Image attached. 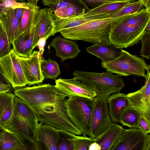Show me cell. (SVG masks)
Segmentation results:
<instances>
[{"mask_svg": "<svg viewBox=\"0 0 150 150\" xmlns=\"http://www.w3.org/2000/svg\"><path fill=\"white\" fill-rule=\"evenodd\" d=\"M28 3V7L24 8L15 39L23 33H30L35 25V16L40 8L37 5Z\"/></svg>", "mask_w": 150, "mask_h": 150, "instance_id": "obj_23", "label": "cell"}, {"mask_svg": "<svg viewBox=\"0 0 150 150\" xmlns=\"http://www.w3.org/2000/svg\"><path fill=\"white\" fill-rule=\"evenodd\" d=\"M58 0H42L43 4L50 7L55 4Z\"/></svg>", "mask_w": 150, "mask_h": 150, "instance_id": "obj_46", "label": "cell"}, {"mask_svg": "<svg viewBox=\"0 0 150 150\" xmlns=\"http://www.w3.org/2000/svg\"><path fill=\"white\" fill-rule=\"evenodd\" d=\"M150 30V22H149L147 25L146 28V31Z\"/></svg>", "mask_w": 150, "mask_h": 150, "instance_id": "obj_51", "label": "cell"}, {"mask_svg": "<svg viewBox=\"0 0 150 150\" xmlns=\"http://www.w3.org/2000/svg\"><path fill=\"white\" fill-rule=\"evenodd\" d=\"M142 2L143 5L145 8H150V0H140Z\"/></svg>", "mask_w": 150, "mask_h": 150, "instance_id": "obj_47", "label": "cell"}, {"mask_svg": "<svg viewBox=\"0 0 150 150\" xmlns=\"http://www.w3.org/2000/svg\"><path fill=\"white\" fill-rule=\"evenodd\" d=\"M3 9V8H1L0 7V16L2 13Z\"/></svg>", "mask_w": 150, "mask_h": 150, "instance_id": "obj_53", "label": "cell"}, {"mask_svg": "<svg viewBox=\"0 0 150 150\" xmlns=\"http://www.w3.org/2000/svg\"><path fill=\"white\" fill-rule=\"evenodd\" d=\"M11 85H6L0 83V93L9 92L11 89Z\"/></svg>", "mask_w": 150, "mask_h": 150, "instance_id": "obj_44", "label": "cell"}, {"mask_svg": "<svg viewBox=\"0 0 150 150\" xmlns=\"http://www.w3.org/2000/svg\"><path fill=\"white\" fill-rule=\"evenodd\" d=\"M141 40L142 47L140 55L149 59L150 57V30L146 32Z\"/></svg>", "mask_w": 150, "mask_h": 150, "instance_id": "obj_36", "label": "cell"}, {"mask_svg": "<svg viewBox=\"0 0 150 150\" xmlns=\"http://www.w3.org/2000/svg\"><path fill=\"white\" fill-rule=\"evenodd\" d=\"M0 21H1V19L0 18Z\"/></svg>", "mask_w": 150, "mask_h": 150, "instance_id": "obj_55", "label": "cell"}, {"mask_svg": "<svg viewBox=\"0 0 150 150\" xmlns=\"http://www.w3.org/2000/svg\"><path fill=\"white\" fill-rule=\"evenodd\" d=\"M57 150H74V139L76 135L64 130H57Z\"/></svg>", "mask_w": 150, "mask_h": 150, "instance_id": "obj_31", "label": "cell"}, {"mask_svg": "<svg viewBox=\"0 0 150 150\" xmlns=\"http://www.w3.org/2000/svg\"><path fill=\"white\" fill-rule=\"evenodd\" d=\"M138 128L144 133L149 134L150 132V122L141 115L138 122Z\"/></svg>", "mask_w": 150, "mask_h": 150, "instance_id": "obj_40", "label": "cell"}, {"mask_svg": "<svg viewBox=\"0 0 150 150\" xmlns=\"http://www.w3.org/2000/svg\"><path fill=\"white\" fill-rule=\"evenodd\" d=\"M10 44L4 28L0 35V58L8 54L11 51L12 49Z\"/></svg>", "mask_w": 150, "mask_h": 150, "instance_id": "obj_37", "label": "cell"}, {"mask_svg": "<svg viewBox=\"0 0 150 150\" xmlns=\"http://www.w3.org/2000/svg\"><path fill=\"white\" fill-rule=\"evenodd\" d=\"M135 0H128L106 4L94 8L89 9L86 12L88 16L100 14H106L110 15L118 12L128 3Z\"/></svg>", "mask_w": 150, "mask_h": 150, "instance_id": "obj_29", "label": "cell"}, {"mask_svg": "<svg viewBox=\"0 0 150 150\" xmlns=\"http://www.w3.org/2000/svg\"><path fill=\"white\" fill-rule=\"evenodd\" d=\"M89 9L81 6H66L59 8L53 12L58 17L66 18L85 12Z\"/></svg>", "mask_w": 150, "mask_h": 150, "instance_id": "obj_32", "label": "cell"}, {"mask_svg": "<svg viewBox=\"0 0 150 150\" xmlns=\"http://www.w3.org/2000/svg\"><path fill=\"white\" fill-rule=\"evenodd\" d=\"M46 40L45 38H42L40 39L38 41V46L39 49V53L41 55H42L44 51V47L46 44Z\"/></svg>", "mask_w": 150, "mask_h": 150, "instance_id": "obj_41", "label": "cell"}, {"mask_svg": "<svg viewBox=\"0 0 150 150\" xmlns=\"http://www.w3.org/2000/svg\"><path fill=\"white\" fill-rule=\"evenodd\" d=\"M41 56L39 51H35L26 57L18 56L23 72L29 86L39 85L45 79L41 69Z\"/></svg>", "mask_w": 150, "mask_h": 150, "instance_id": "obj_12", "label": "cell"}, {"mask_svg": "<svg viewBox=\"0 0 150 150\" xmlns=\"http://www.w3.org/2000/svg\"><path fill=\"white\" fill-rule=\"evenodd\" d=\"M13 10L16 16L20 23L23 13L24 8H17Z\"/></svg>", "mask_w": 150, "mask_h": 150, "instance_id": "obj_42", "label": "cell"}, {"mask_svg": "<svg viewBox=\"0 0 150 150\" xmlns=\"http://www.w3.org/2000/svg\"><path fill=\"white\" fill-rule=\"evenodd\" d=\"M28 6V2H18L15 0H0V7L4 9L25 8Z\"/></svg>", "mask_w": 150, "mask_h": 150, "instance_id": "obj_38", "label": "cell"}, {"mask_svg": "<svg viewBox=\"0 0 150 150\" xmlns=\"http://www.w3.org/2000/svg\"><path fill=\"white\" fill-rule=\"evenodd\" d=\"M59 100L54 104L31 107L38 122L50 126L57 130H64L78 135L81 132L72 123L68 115L65 100Z\"/></svg>", "mask_w": 150, "mask_h": 150, "instance_id": "obj_3", "label": "cell"}, {"mask_svg": "<svg viewBox=\"0 0 150 150\" xmlns=\"http://www.w3.org/2000/svg\"><path fill=\"white\" fill-rule=\"evenodd\" d=\"M122 16H109L93 20L59 32L64 38L71 40H81L93 44H109L108 37L111 25Z\"/></svg>", "mask_w": 150, "mask_h": 150, "instance_id": "obj_2", "label": "cell"}, {"mask_svg": "<svg viewBox=\"0 0 150 150\" xmlns=\"http://www.w3.org/2000/svg\"><path fill=\"white\" fill-rule=\"evenodd\" d=\"M144 85L139 90L127 94L129 105L138 110L150 122V69L146 70Z\"/></svg>", "mask_w": 150, "mask_h": 150, "instance_id": "obj_11", "label": "cell"}, {"mask_svg": "<svg viewBox=\"0 0 150 150\" xmlns=\"http://www.w3.org/2000/svg\"><path fill=\"white\" fill-rule=\"evenodd\" d=\"M17 1L20 2H25V0H15Z\"/></svg>", "mask_w": 150, "mask_h": 150, "instance_id": "obj_54", "label": "cell"}, {"mask_svg": "<svg viewBox=\"0 0 150 150\" xmlns=\"http://www.w3.org/2000/svg\"><path fill=\"white\" fill-rule=\"evenodd\" d=\"M5 130L6 129L5 128L0 126V141Z\"/></svg>", "mask_w": 150, "mask_h": 150, "instance_id": "obj_48", "label": "cell"}, {"mask_svg": "<svg viewBox=\"0 0 150 150\" xmlns=\"http://www.w3.org/2000/svg\"><path fill=\"white\" fill-rule=\"evenodd\" d=\"M93 100L80 97H70L65 100L67 112L70 120L83 136L93 137L91 120Z\"/></svg>", "mask_w": 150, "mask_h": 150, "instance_id": "obj_5", "label": "cell"}, {"mask_svg": "<svg viewBox=\"0 0 150 150\" xmlns=\"http://www.w3.org/2000/svg\"><path fill=\"white\" fill-rule=\"evenodd\" d=\"M143 4L140 0L131 2L124 6L118 12L110 15L111 18H116L137 12L143 9Z\"/></svg>", "mask_w": 150, "mask_h": 150, "instance_id": "obj_33", "label": "cell"}, {"mask_svg": "<svg viewBox=\"0 0 150 150\" xmlns=\"http://www.w3.org/2000/svg\"><path fill=\"white\" fill-rule=\"evenodd\" d=\"M41 66L45 78L54 79L61 74L59 64L55 60L49 59L45 60L41 56Z\"/></svg>", "mask_w": 150, "mask_h": 150, "instance_id": "obj_30", "label": "cell"}, {"mask_svg": "<svg viewBox=\"0 0 150 150\" xmlns=\"http://www.w3.org/2000/svg\"><path fill=\"white\" fill-rule=\"evenodd\" d=\"M150 22V8L122 16L112 24L108 35L110 43L119 48H126L139 42Z\"/></svg>", "mask_w": 150, "mask_h": 150, "instance_id": "obj_1", "label": "cell"}, {"mask_svg": "<svg viewBox=\"0 0 150 150\" xmlns=\"http://www.w3.org/2000/svg\"><path fill=\"white\" fill-rule=\"evenodd\" d=\"M122 48H118L110 43H97L86 48V51L100 59L104 63L115 59L121 54Z\"/></svg>", "mask_w": 150, "mask_h": 150, "instance_id": "obj_19", "label": "cell"}, {"mask_svg": "<svg viewBox=\"0 0 150 150\" xmlns=\"http://www.w3.org/2000/svg\"><path fill=\"white\" fill-rule=\"evenodd\" d=\"M4 28L2 21H0V35Z\"/></svg>", "mask_w": 150, "mask_h": 150, "instance_id": "obj_50", "label": "cell"}, {"mask_svg": "<svg viewBox=\"0 0 150 150\" xmlns=\"http://www.w3.org/2000/svg\"><path fill=\"white\" fill-rule=\"evenodd\" d=\"M0 83L6 85H11L8 80L4 76L0 64Z\"/></svg>", "mask_w": 150, "mask_h": 150, "instance_id": "obj_43", "label": "cell"}, {"mask_svg": "<svg viewBox=\"0 0 150 150\" xmlns=\"http://www.w3.org/2000/svg\"><path fill=\"white\" fill-rule=\"evenodd\" d=\"M52 11L45 8L39 9L35 18V25L33 38V49L38 46L39 40L45 38L46 40L55 34V26L52 16Z\"/></svg>", "mask_w": 150, "mask_h": 150, "instance_id": "obj_14", "label": "cell"}, {"mask_svg": "<svg viewBox=\"0 0 150 150\" xmlns=\"http://www.w3.org/2000/svg\"><path fill=\"white\" fill-rule=\"evenodd\" d=\"M15 96L9 92L0 93V126L4 128L13 114Z\"/></svg>", "mask_w": 150, "mask_h": 150, "instance_id": "obj_26", "label": "cell"}, {"mask_svg": "<svg viewBox=\"0 0 150 150\" xmlns=\"http://www.w3.org/2000/svg\"><path fill=\"white\" fill-rule=\"evenodd\" d=\"M101 66L107 71L120 76L134 75L145 78V72L150 69L142 58L131 54L122 49L120 56L112 61L101 62Z\"/></svg>", "mask_w": 150, "mask_h": 150, "instance_id": "obj_7", "label": "cell"}, {"mask_svg": "<svg viewBox=\"0 0 150 150\" xmlns=\"http://www.w3.org/2000/svg\"><path fill=\"white\" fill-rule=\"evenodd\" d=\"M28 3L37 5L38 0H25Z\"/></svg>", "mask_w": 150, "mask_h": 150, "instance_id": "obj_49", "label": "cell"}, {"mask_svg": "<svg viewBox=\"0 0 150 150\" xmlns=\"http://www.w3.org/2000/svg\"><path fill=\"white\" fill-rule=\"evenodd\" d=\"M125 129L121 125L113 123L102 134L94 139L101 147V150H110Z\"/></svg>", "mask_w": 150, "mask_h": 150, "instance_id": "obj_21", "label": "cell"}, {"mask_svg": "<svg viewBox=\"0 0 150 150\" xmlns=\"http://www.w3.org/2000/svg\"><path fill=\"white\" fill-rule=\"evenodd\" d=\"M94 142V139L90 137L76 135L74 140V150H88L89 145Z\"/></svg>", "mask_w": 150, "mask_h": 150, "instance_id": "obj_34", "label": "cell"}, {"mask_svg": "<svg viewBox=\"0 0 150 150\" xmlns=\"http://www.w3.org/2000/svg\"><path fill=\"white\" fill-rule=\"evenodd\" d=\"M55 86L67 97H80L94 100L97 96L96 90L90 85L77 80L74 77L59 79L55 81Z\"/></svg>", "mask_w": 150, "mask_h": 150, "instance_id": "obj_10", "label": "cell"}, {"mask_svg": "<svg viewBox=\"0 0 150 150\" xmlns=\"http://www.w3.org/2000/svg\"><path fill=\"white\" fill-rule=\"evenodd\" d=\"M14 92L30 107L54 104L67 97L55 86L49 83L17 88Z\"/></svg>", "mask_w": 150, "mask_h": 150, "instance_id": "obj_6", "label": "cell"}, {"mask_svg": "<svg viewBox=\"0 0 150 150\" xmlns=\"http://www.w3.org/2000/svg\"><path fill=\"white\" fill-rule=\"evenodd\" d=\"M8 41L12 44L17 32L20 22L16 16L13 10L4 9L0 16Z\"/></svg>", "mask_w": 150, "mask_h": 150, "instance_id": "obj_25", "label": "cell"}, {"mask_svg": "<svg viewBox=\"0 0 150 150\" xmlns=\"http://www.w3.org/2000/svg\"><path fill=\"white\" fill-rule=\"evenodd\" d=\"M110 150H150V135L139 128L125 129Z\"/></svg>", "mask_w": 150, "mask_h": 150, "instance_id": "obj_8", "label": "cell"}, {"mask_svg": "<svg viewBox=\"0 0 150 150\" xmlns=\"http://www.w3.org/2000/svg\"><path fill=\"white\" fill-rule=\"evenodd\" d=\"M35 25H35L30 33H22L15 38L12 43L13 49L20 57H26L32 52Z\"/></svg>", "mask_w": 150, "mask_h": 150, "instance_id": "obj_22", "label": "cell"}, {"mask_svg": "<svg viewBox=\"0 0 150 150\" xmlns=\"http://www.w3.org/2000/svg\"><path fill=\"white\" fill-rule=\"evenodd\" d=\"M88 150H101V147L99 145L94 141L90 144Z\"/></svg>", "mask_w": 150, "mask_h": 150, "instance_id": "obj_45", "label": "cell"}, {"mask_svg": "<svg viewBox=\"0 0 150 150\" xmlns=\"http://www.w3.org/2000/svg\"><path fill=\"white\" fill-rule=\"evenodd\" d=\"M109 1H115V2H119V1H126L128 0H105Z\"/></svg>", "mask_w": 150, "mask_h": 150, "instance_id": "obj_52", "label": "cell"}, {"mask_svg": "<svg viewBox=\"0 0 150 150\" xmlns=\"http://www.w3.org/2000/svg\"><path fill=\"white\" fill-rule=\"evenodd\" d=\"M87 6L94 8L103 4L114 2L105 0H81Z\"/></svg>", "mask_w": 150, "mask_h": 150, "instance_id": "obj_39", "label": "cell"}, {"mask_svg": "<svg viewBox=\"0 0 150 150\" xmlns=\"http://www.w3.org/2000/svg\"><path fill=\"white\" fill-rule=\"evenodd\" d=\"M86 12L66 18L58 17L52 13V15L55 26V33L93 20L107 17L110 16L106 14L88 16Z\"/></svg>", "mask_w": 150, "mask_h": 150, "instance_id": "obj_16", "label": "cell"}, {"mask_svg": "<svg viewBox=\"0 0 150 150\" xmlns=\"http://www.w3.org/2000/svg\"><path fill=\"white\" fill-rule=\"evenodd\" d=\"M0 64L4 76L13 88L28 84L18 56L13 49L8 54L0 58Z\"/></svg>", "mask_w": 150, "mask_h": 150, "instance_id": "obj_9", "label": "cell"}, {"mask_svg": "<svg viewBox=\"0 0 150 150\" xmlns=\"http://www.w3.org/2000/svg\"><path fill=\"white\" fill-rule=\"evenodd\" d=\"M39 1V0H38Z\"/></svg>", "mask_w": 150, "mask_h": 150, "instance_id": "obj_56", "label": "cell"}, {"mask_svg": "<svg viewBox=\"0 0 150 150\" xmlns=\"http://www.w3.org/2000/svg\"><path fill=\"white\" fill-rule=\"evenodd\" d=\"M13 112L27 122L35 132L39 123L35 114L26 103L16 96L14 100Z\"/></svg>", "mask_w": 150, "mask_h": 150, "instance_id": "obj_24", "label": "cell"}, {"mask_svg": "<svg viewBox=\"0 0 150 150\" xmlns=\"http://www.w3.org/2000/svg\"><path fill=\"white\" fill-rule=\"evenodd\" d=\"M4 128L15 134L24 143L25 140L28 141L32 144L35 142L34 130L27 122L13 112Z\"/></svg>", "mask_w": 150, "mask_h": 150, "instance_id": "obj_17", "label": "cell"}, {"mask_svg": "<svg viewBox=\"0 0 150 150\" xmlns=\"http://www.w3.org/2000/svg\"><path fill=\"white\" fill-rule=\"evenodd\" d=\"M50 46L54 48L56 52L55 56L59 57L62 62L74 58L81 52L76 42L60 36L54 38Z\"/></svg>", "mask_w": 150, "mask_h": 150, "instance_id": "obj_18", "label": "cell"}, {"mask_svg": "<svg viewBox=\"0 0 150 150\" xmlns=\"http://www.w3.org/2000/svg\"><path fill=\"white\" fill-rule=\"evenodd\" d=\"M70 6H81L89 8L81 0H58L54 5L50 7L53 12L60 7Z\"/></svg>", "mask_w": 150, "mask_h": 150, "instance_id": "obj_35", "label": "cell"}, {"mask_svg": "<svg viewBox=\"0 0 150 150\" xmlns=\"http://www.w3.org/2000/svg\"><path fill=\"white\" fill-rule=\"evenodd\" d=\"M108 112L113 122H119V118L123 108L129 105L127 94L120 91L112 93L106 99Z\"/></svg>", "mask_w": 150, "mask_h": 150, "instance_id": "obj_20", "label": "cell"}, {"mask_svg": "<svg viewBox=\"0 0 150 150\" xmlns=\"http://www.w3.org/2000/svg\"><path fill=\"white\" fill-rule=\"evenodd\" d=\"M141 115L135 108L128 105L122 110L119 118V122L130 128H138V122Z\"/></svg>", "mask_w": 150, "mask_h": 150, "instance_id": "obj_27", "label": "cell"}, {"mask_svg": "<svg viewBox=\"0 0 150 150\" xmlns=\"http://www.w3.org/2000/svg\"><path fill=\"white\" fill-rule=\"evenodd\" d=\"M57 130L52 127L38 123L35 131L33 149L57 150Z\"/></svg>", "mask_w": 150, "mask_h": 150, "instance_id": "obj_15", "label": "cell"}, {"mask_svg": "<svg viewBox=\"0 0 150 150\" xmlns=\"http://www.w3.org/2000/svg\"><path fill=\"white\" fill-rule=\"evenodd\" d=\"M25 144L15 134L6 130L0 141V150H26Z\"/></svg>", "mask_w": 150, "mask_h": 150, "instance_id": "obj_28", "label": "cell"}, {"mask_svg": "<svg viewBox=\"0 0 150 150\" xmlns=\"http://www.w3.org/2000/svg\"><path fill=\"white\" fill-rule=\"evenodd\" d=\"M112 74L108 71L96 73L77 70L73 73L76 79L94 88L96 97L105 100L111 94L120 91L125 85L121 76Z\"/></svg>", "mask_w": 150, "mask_h": 150, "instance_id": "obj_4", "label": "cell"}, {"mask_svg": "<svg viewBox=\"0 0 150 150\" xmlns=\"http://www.w3.org/2000/svg\"><path fill=\"white\" fill-rule=\"evenodd\" d=\"M93 100L91 130L94 139L105 131L112 122L106 100L96 97Z\"/></svg>", "mask_w": 150, "mask_h": 150, "instance_id": "obj_13", "label": "cell"}]
</instances>
